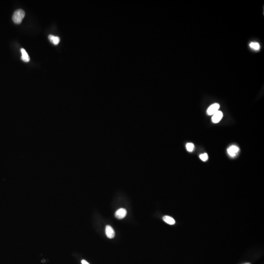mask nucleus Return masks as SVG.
Wrapping results in <instances>:
<instances>
[{
	"instance_id": "nucleus-1",
	"label": "nucleus",
	"mask_w": 264,
	"mask_h": 264,
	"mask_svg": "<svg viewBox=\"0 0 264 264\" xmlns=\"http://www.w3.org/2000/svg\"><path fill=\"white\" fill-rule=\"evenodd\" d=\"M25 12L23 10L18 9L14 12L12 16V20L15 23L19 24L21 23L22 20L25 17Z\"/></svg>"
},
{
	"instance_id": "nucleus-2",
	"label": "nucleus",
	"mask_w": 264,
	"mask_h": 264,
	"mask_svg": "<svg viewBox=\"0 0 264 264\" xmlns=\"http://www.w3.org/2000/svg\"><path fill=\"white\" fill-rule=\"evenodd\" d=\"M220 107V105L218 103H214L211 105L207 109V115H213L214 114L219 111Z\"/></svg>"
},
{
	"instance_id": "nucleus-3",
	"label": "nucleus",
	"mask_w": 264,
	"mask_h": 264,
	"mask_svg": "<svg viewBox=\"0 0 264 264\" xmlns=\"http://www.w3.org/2000/svg\"><path fill=\"white\" fill-rule=\"evenodd\" d=\"M127 215V210L125 209H119L115 213V217L118 219H122L125 217Z\"/></svg>"
},
{
	"instance_id": "nucleus-4",
	"label": "nucleus",
	"mask_w": 264,
	"mask_h": 264,
	"mask_svg": "<svg viewBox=\"0 0 264 264\" xmlns=\"http://www.w3.org/2000/svg\"><path fill=\"white\" fill-rule=\"evenodd\" d=\"M105 232L107 237L109 239L114 238L115 236V232L113 228L110 225H107L105 229Z\"/></svg>"
},
{
	"instance_id": "nucleus-5",
	"label": "nucleus",
	"mask_w": 264,
	"mask_h": 264,
	"mask_svg": "<svg viewBox=\"0 0 264 264\" xmlns=\"http://www.w3.org/2000/svg\"><path fill=\"white\" fill-rule=\"evenodd\" d=\"M223 114L221 111H218L215 113L212 117V121L214 123H217L221 121L223 118Z\"/></svg>"
},
{
	"instance_id": "nucleus-6",
	"label": "nucleus",
	"mask_w": 264,
	"mask_h": 264,
	"mask_svg": "<svg viewBox=\"0 0 264 264\" xmlns=\"http://www.w3.org/2000/svg\"><path fill=\"white\" fill-rule=\"evenodd\" d=\"M21 53H22L21 59L25 62H29L30 60V58L29 55L27 54V52H26V50L24 49H21Z\"/></svg>"
},
{
	"instance_id": "nucleus-7",
	"label": "nucleus",
	"mask_w": 264,
	"mask_h": 264,
	"mask_svg": "<svg viewBox=\"0 0 264 264\" xmlns=\"http://www.w3.org/2000/svg\"><path fill=\"white\" fill-rule=\"evenodd\" d=\"M49 39L50 41L52 42V44H54L55 45H57L59 43L60 39L59 37L55 36L54 35H50L49 36Z\"/></svg>"
},
{
	"instance_id": "nucleus-8",
	"label": "nucleus",
	"mask_w": 264,
	"mask_h": 264,
	"mask_svg": "<svg viewBox=\"0 0 264 264\" xmlns=\"http://www.w3.org/2000/svg\"><path fill=\"white\" fill-rule=\"evenodd\" d=\"M163 220L166 223L170 225H173L175 224V220L172 217L169 216H165L163 217Z\"/></svg>"
},
{
	"instance_id": "nucleus-9",
	"label": "nucleus",
	"mask_w": 264,
	"mask_h": 264,
	"mask_svg": "<svg viewBox=\"0 0 264 264\" xmlns=\"http://www.w3.org/2000/svg\"><path fill=\"white\" fill-rule=\"evenodd\" d=\"M250 46L254 50H259L260 49V45L257 42H252L250 44Z\"/></svg>"
},
{
	"instance_id": "nucleus-10",
	"label": "nucleus",
	"mask_w": 264,
	"mask_h": 264,
	"mask_svg": "<svg viewBox=\"0 0 264 264\" xmlns=\"http://www.w3.org/2000/svg\"><path fill=\"white\" fill-rule=\"evenodd\" d=\"M186 147L188 151L192 152L194 148V145L192 143H188L186 145Z\"/></svg>"
},
{
	"instance_id": "nucleus-11",
	"label": "nucleus",
	"mask_w": 264,
	"mask_h": 264,
	"mask_svg": "<svg viewBox=\"0 0 264 264\" xmlns=\"http://www.w3.org/2000/svg\"><path fill=\"white\" fill-rule=\"evenodd\" d=\"M200 158L202 161L206 162L208 159L209 157H208V155L206 153H205V154H201V155L200 156Z\"/></svg>"
},
{
	"instance_id": "nucleus-12",
	"label": "nucleus",
	"mask_w": 264,
	"mask_h": 264,
	"mask_svg": "<svg viewBox=\"0 0 264 264\" xmlns=\"http://www.w3.org/2000/svg\"><path fill=\"white\" fill-rule=\"evenodd\" d=\"M229 149H230L231 151L233 152V153H235V154L236 153H237L238 151L239 150L238 147H237V146H234V145L232 146H231V147L229 148Z\"/></svg>"
},
{
	"instance_id": "nucleus-13",
	"label": "nucleus",
	"mask_w": 264,
	"mask_h": 264,
	"mask_svg": "<svg viewBox=\"0 0 264 264\" xmlns=\"http://www.w3.org/2000/svg\"><path fill=\"white\" fill-rule=\"evenodd\" d=\"M228 154H229V155L231 156V157H234V156H235V153H233V152L232 151H231L230 149H228Z\"/></svg>"
},
{
	"instance_id": "nucleus-14",
	"label": "nucleus",
	"mask_w": 264,
	"mask_h": 264,
	"mask_svg": "<svg viewBox=\"0 0 264 264\" xmlns=\"http://www.w3.org/2000/svg\"><path fill=\"white\" fill-rule=\"evenodd\" d=\"M81 263L82 264H90L89 263H88V262H87L86 261L84 260H82Z\"/></svg>"
},
{
	"instance_id": "nucleus-15",
	"label": "nucleus",
	"mask_w": 264,
	"mask_h": 264,
	"mask_svg": "<svg viewBox=\"0 0 264 264\" xmlns=\"http://www.w3.org/2000/svg\"><path fill=\"white\" fill-rule=\"evenodd\" d=\"M250 264V263H245V264Z\"/></svg>"
}]
</instances>
